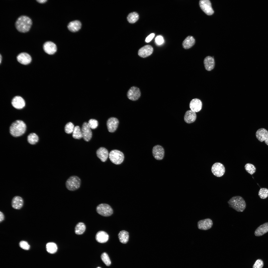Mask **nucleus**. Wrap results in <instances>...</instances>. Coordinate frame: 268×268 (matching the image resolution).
Listing matches in <instances>:
<instances>
[{"mask_svg":"<svg viewBox=\"0 0 268 268\" xmlns=\"http://www.w3.org/2000/svg\"><path fill=\"white\" fill-rule=\"evenodd\" d=\"M32 23L31 19L25 15H22L18 17L15 23L17 30L19 32L25 33L30 30Z\"/></svg>","mask_w":268,"mask_h":268,"instance_id":"obj_1","label":"nucleus"},{"mask_svg":"<svg viewBox=\"0 0 268 268\" xmlns=\"http://www.w3.org/2000/svg\"><path fill=\"white\" fill-rule=\"evenodd\" d=\"M81 184L80 178L77 176L73 175L70 177L67 180L66 186L68 190L72 191L79 189Z\"/></svg>","mask_w":268,"mask_h":268,"instance_id":"obj_4","label":"nucleus"},{"mask_svg":"<svg viewBox=\"0 0 268 268\" xmlns=\"http://www.w3.org/2000/svg\"><path fill=\"white\" fill-rule=\"evenodd\" d=\"M97 212L100 215L104 217L111 216L113 213V211L111 206L105 203L99 204L97 207Z\"/></svg>","mask_w":268,"mask_h":268,"instance_id":"obj_6","label":"nucleus"},{"mask_svg":"<svg viewBox=\"0 0 268 268\" xmlns=\"http://www.w3.org/2000/svg\"><path fill=\"white\" fill-rule=\"evenodd\" d=\"M97 268H101L100 267H98Z\"/></svg>","mask_w":268,"mask_h":268,"instance_id":"obj_47","label":"nucleus"},{"mask_svg":"<svg viewBox=\"0 0 268 268\" xmlns=\"http://www.w3.org/2000/svg\"><path fill=\"white\" fill-rule=\"evenodd\" d=\"M17 61L20 64L23 65H27L32 61V58L28 53L23 52L19 54L17 56Z\"/></svg>","mask_w":268,"mask_h":268,"instance_id":"obj_15","label":"nucleus"},{"mask_svg":"<svg viewBox=\"0 0 268 268\" xmlns=\"http://www.w3.org/2000/svg\"><path fill=\"white\" fill-rule=\"evenodd\" d=\"M268 134V131L266 129L261 128L258 129L256 133L257 138L261 142L264 141Z\"/></svg>","mask_w":268,"mask_h":268,"instance_id":"obj_28","label":"nucleus"},{"mask_svg":"<svg viewBox=\"0 0 268 268\" xmlns=\"http://www.w3.org/2000/svg\"><path fill=\"white\" fill-rule=\"evenodd\" d=\"M195 43V40L194 37L192 36H189L184 40L182 45L184 48L187 49L191 47Z\"/></svg>","mask_w":268,"mask_h":268,"instance_id":"obj_26","label":"nucleus"},{"mask_svg":"<svg viewBox=\"0 0 268 268\" xmlns=\"http://www.w3.org/2000/svg\"><path fill=\"white\" fill-rule=\"evenodd\" d=\"M109 236L105 232L100 231L98 232L96 235L95 238L96 241L99 242L103 243L107 242L108 240Z\"/></svg>","mask_w":268,"mask_h":268,"instance_id":"obj_21","label":"nucleus"},{"mask_svg":"<svg viewBox=\"0 0 268 268\" xmlns=\"http://www.w3.org/2000/svg\"><path fill=\"white\" fill-rule=\"evenodd\" d=\"M26 128V125L24 122L20 120H17L13 122L10 126V133L13 136H19L24 133Z\"/></svg>","mask_w":268,"mask_h":268,"instance_id":"obj_2","label":"nucleus"},{"mask_svg":"<svg viewBox=\"0 0 268 268\" xmlns=\"http://www.w3.org/2000/svg\"><path fill=\"white\" fill-rule=\"evenodd\" d=\"M127 97L130 100L135 101L137 100L141 96V92L139 89L135 86L131 87L127 93Z\"/></svg>","mask_w":268,"mask_h":268,"instance_id":"obj_9","label":"nucleus"},{"mask_svg":"<svg viewBox=\"0 0 268 268\" xmlns=\"http://www.w3.org/2000/svg\"><path fill=\"white\" fill-rule=\"evenodd\" d=\"M139 18L138 14L135 12H133L130 13L127 17V19L129 22L131 23H133L137 21Z\"/></svg>","mask_w":268,"mask_h":268,"instance_id":"obj_31","label":"nucleus"},{"mask_svg":"<svg viewBox=\"0 0 268 268\" xmlns=\"http://www.w3.org/2000/svg\"><path fill=\"white\" fill-rule=\"evenodd\" d=\"M11 104L15 108L20 109L25 106V102L24 100L22 97L17 96L13 99Z\"/></svg>","mask_w":268,"mask_h":268,"instance_id":"obj_17","label":"nucleus"},{"mask_svg":"<svg viewBox=\"0 0 268 268\" xmlns=\"http://www.w3.org/2000/svg\"><path fill=\"white\" fill-rule=\"evenodd\" d=\"M46 247L47 251L50 254H54L56 253L58 249L56 244L52 242L47 243L46 245Z\"/></svg>","mask_w":268,"mask_h":268,"instance_id":"obj_30","label":"nucleus"},{"mask_svg":"<svg viewBox=\"0 0 268 268\" xmlns=\"http://www.w3.org/2000/svg\"><path fill=\"white\" fill-rule=\"evenodd\" d=\"M202 104L201 101L198 99H192L189 104L191 110L196 112L199 111L201 109Z\"/></svg>","mask_w":268,"mask_h":268,"instance_id":"obj_18","label":"nucleus"},{"mask_svg":"<svg viewBox=\"0 0 268 268\" xmlns=\"http://www.w3.org/2000/svg\"><path fill=\"white\" fill-rule=\"evenodd\" d=\"M264 265L263 261L261 259H257L253 266V268H262Z\"/></svg>","mask_w":268,"mask_h":268,"instance_id":"obj_39","label":"nucleus"},{"mask_svg":"<svg viewBox=\"0 0 268 268\" xmlns=\"http://www.w3.org/2000/svg\"><path fill=\"white\" fill-rule=\"evenodd\" d=\"M86 228L85 225L84 223L81 222H79L75 227V233L77 235L82 234L85 231Z\"/></svg>","mask_w":268,"mask_h":268,"instance_id":"obj_29","label":"nucleus"},{"mask_svg":"<svg viewBox=\"0 0 268 268\" xmlns=\"http://www.w3.org/2000/svg\"><path fill=\"white\" fill-rule=\"evenodd\" d=\"M90 128L92 129H95L98 127V121L93 119H90L88 123Z\"/></svg>","mask_w":268,"mask_h":268,"instance_id":"obj_38","label":"nucleus"},{"mask_svg":"<svg viewBox=\"0 0 268 268\" xmlns=\"http://www.w3.org/2000/svg\"><path fill=\"white\" fill-rule=\"evenodd\" d=\"M72 133V137L74 138L79 139L82 137L81 129L78 126L75 127Z\"/></svg>","mask_w":268,"mask_h":268,"instance_id":"obj_33","label":"nucleus"},{"mask_svg":"<svg viewBox=\"0 0 268 268\" xmlns=\"http://www.w3.org/2000/svg\"><path fill=\"white\" fill-rule=\"evenodd\" d=\"M156 43L158 45H161L164 42V40L163 37L161 35L157 36L155 39Z\"/></svg>","mask_w":268,"mask_h":268,"instance_id":"obj_41","label":"nucleus"},{"mask_svg":"<svg viewBox=\"0 0 268 268\" xmlns=\"http://www.w3.org/2000/svg\"><path fill=\"white\" fill-rule=\"evenodd\" d=\"M73 124L71 122L67 123L65 127V132L67 134L72 133L74 128Z\"/></svg>","mask_w":268,"mask_h":268,"instance_id":"obj_37","label":"nucleus"},{"mask_svg":"<svg viewBox=\"0 0 268 268\" xmlns=\"http://www.w3.org/2000/svg\"><path fill=\"white\" fill-rule=\"evenodd\" d=\"M118 120L116 118L111 117L108 120L107 122V126L108 130L110 132H113L117 129L118 125Z\"/></svg>","mask_w":268,"mask_h":268,"instance_id":"obj_16","label":"nucleus"},{"mask_svg":"<svg viewBox=\"0 0 268 268\" xmlns=\"http://www.w3.org/2000/svg\"><path fill=\"white\" fill-rule=\"evenodd\" d=\"M23 200L20 197L15 196L13 198L11 202L12 207L15 209H19L22 207L23 204Z\"/></svg>","mask_w":268,"mask_h":268,"instance_id":"obj_22","label":"nucleus"},{"mask_svg":"<svg viewBox=\"0 0 268 268\" xmlns=\"http://www.w3.org/2000/svg\"><path fill=\"white\" fill-rule=\"evenodd\" d=\"M81 130L83 139L86 141H89L92 138V133L88 123L85 122L83 123Z\"/></svg>","mask_w":268,"mask_h":268,"instance_id":"obj_11","label":"nucleus"},{"mask_svg":"<svg viewBox=\"0 0 268 268\" xmlns=\"http://www.w3.org/2000/svg\"><path fill=\"white\" fill-rule=\"evenodd\" d=\"M38 2L40 3H44L47 1V0H36Z\"/></svg>","mask_w":268,"mask_h":268,"instance_id":"obj_44","label":"nucleus"},{"mask_svg":"<svg viewBox=\"0 0 268 268\" xmlns=\"http://www.w3.org/2000/svg\"><path fill=\"white\" fill-rule=\"evenodd\" d=\"M258 195L261 199L266 198L268 197V189L265 188H261L259 191Z\"/></svg>","mask_w":268,"mask_h":268,"instance_id":"obj_36","label":"nucleus"},{"mask_svg":"<svg viewBox=\"0 0 268 268\" xmlns=\"http://www.w3.org/2000/svg\"><path fill=\"white\" fill-rule=\"evenodd\" d=\"M120 241L123 244L127 243L128 241L129 238V233L125 230L120 231L118 235Z\"/></svg>","mask_w":268,"mask_h":268,"instance_id":"obj_27","label":"nucleus"},{"mask_svg":"<svg viewBox=\"0 0 268 268\" xmlns=\"http://www.w3.org/2000/svg\"><path fill=\"white\" fill-rule=\"evenodd\" d=\"M101 259L104 263L107 266H109L111 264V261L109 258L107 253L104 252L101 256Z\"/></svg>","mask_w":268,"mask_h":268,"instance_id":"obj_35","label":"nucleus"},{"mask_svg":"<svg viewBox=\"0 0 268 268\" xmlns=\"http://www.w3.org/2000/svg\"><path fill=\"white\" fill-rule=\"evenodd\" d=\"M4 216L3 213L0 211V222H1L4 219Z\"/></svg>","mask_w":268,"mask_h":268,"instance_id":"obj_43","label":"nucleus"},{"mask_svg":"<svg viewBox=\"0 0 268 268\" xmlns=\"http://www.w3.org/2000/svg\"><path fill=\"white\" fill-rule=\"evenodd\" d=\"M246 170L251 175L254 173L256 171V168L253 164L250 163H247L244 166Z\"/></svg>","mask_w":268,"mask_h":268,"instance_id":"obj_34","label":"nucleus"},{"mask_svg":"<svg viewBox=\"0 0 268 268\" xmlns=\"http://www.w3.org/2000/svg\"><path fill=\"white\" fill-rule=\"evenodd\" d=\"M229 206L239 212H242L246 207V202L244 199L239 196L233 197L228 201Z\"/></svg>","mask_w":268,"mask_h":268,"instance_id":"obj_3","label":"nucleus"},{"mask_svg":"<svg viewBox=\"0 0 268 268\" xmlns=\"http://www.w3.org/2000/svg\"><path fill=\"white\" fill-rule=\"evenodd\" d=\"M109 156L111 162L116 165L121 164L124 159V156L123 153L117 150H111L109 153Z\"/></svg>","mask_w":268,"mask_h":268,"instance_id":"obj_5","label":"nucleus"},{"mask_svg":"<svg viewBox=\"0 0 268 268\" xmlns=\"http://www.w3.org/2000/svg\"><path fill=\"white\" fill-rule=\"evenodd\" d=\"M153 49L150 45H145L141 48L138 51V54L140 57L145 58L151 55L153 52Z\"/></svg>","mask_w":268,"mask_h":268,"instance_id":"obj_14","label":"nucleus"},{"mask_svg":"<svg viewBox=\"0 0 268 268\" xmlns=\"http://www.w3.org/2000/svg\"><path fill=\"white\" fill-rule=\"evenodd\" d=\"M81 24L80 22L76 20L70 22L68 24L67 27L71 32H75L81 29Z\"/></svg>","mask_w":268,"mask_h":268,"instance_id":"obj_25","label":"nucleus"},{"mask_svg":"<svg viewBox=\"0 0 268 268\" xmlns=\"http://www.w3.org/2000/svg\"><path fill=\"white\" fill-rule=\"evenodd\" d=\"M264 140L266 144L268 145V134Z\"/></svg>","mask_w":268,"mask_h":268,"instance_id":"obj_45","label":"nucleus"},{"mask_svg":"<svg viewBox=\"0 0 268 268\" xmlns=\"http://www.w3.org/2000/svg\"><path fill=\"white\" fill-rule=\"evenodd\" d=\"M197 224L199 229L203 230H206L211 228L213 223L211 219L206 218L200 220L198 222Z\"/></svg>","mask_w":268,"mask_h":268,"instance_id":"obj_13","label":"nucleus"},{"mask_svg":"<svg viewBox=\"0 0 268 268\" xmlns=\"http://www.w3.org/2000/svg\"><path fill=\"white\" fill-rule=\"evenodd\" d=\"M152 153L154 157L156 159L160 160H162L164 156L165 151L164 148L160 145H156L153 148Z\"/></svg>","mask_w":268,"mask_h":268,"instance_id":"obj_10","label":"nucleus"},{"mask_svg":"<svg viewBox=\"0 0 268 268\" xmlns=\"http://www.w3.org/2000/svg\"><path fill=\"white\" fill-rule=\"evenodd\" d=\"M2 59V57L1 55V54H0V64H1V63Z\"/></svg>","mask_w":268,"mask_h":268,"instance_id":"obj_46","label":"nucleus"},{"mask_svg":"<svg viewBox=\"0 0 268 268\" xmlns=\"http://www.w3.org/2000/svg\"><path fill=\"white\" fill-rule=\"evenodd\" d=\"M19 246L22 249L25 250H28L30 248V245L26 241H22L19 243Z\"/></svg>","mask_w":268,"mask_h":268,"instance_id":"obj_40","label":"nucleus"},{"mask_svg":"<svg viewBox=\"0 0 268 268\" xmlns=\"http://www.w3.org/2000/svg\"><path fill=\"white\" fill-rule=\"evenodd\" d=\"M97 156L103 162L107 160L109 154L107 150L105 148L101 147L99 148L96 152Z\"/></svg>","mask_w":268,"mask_h":268,"instance_id":"obj_19","label":"nucleus"},{"mask_svg":"<svg viewBox=\"0 0 268 268\" xmlns=\"http://www.w3.org/2000/svg\"><path fill=\"white\" fill-rule=\"evenodd\" d=\"M155 36V34L154 33H152L150 34L146 38L145 41L147 42H150L152 39Z\"/></svg>","mask_w":268,"mask_h":268,"instance_id":"obj_42","label":"nucleus"},{"mask_svg":"<svg viewBox=\"0 0 268 268\" xmlns=\"http://www.w3.org/2000/svg\"><path fill=\"white\" fill-rule=\"evenodd\" d=\"M43 48L46 53L50 55L53 54L57 50V47L56 45L53 42L50 41H46L44 43Z\"/></svg>","mask_w":268,"mask_h":268,"instance_id":"obj_12","label":"nucleus"},{"mask_svg":"<svg viewBox=\"0 0 268 268\" xmlns=\"http://www.w3.org/2000/svg\"><path fill=\"white\" fill-rule=\"evenodd\" d=\"M199 4L201 9L207 15H210L214 13V11L209 0H201L199 1Z\"/></svg>","mask_w":268,"mask_h":268,"instance_id":"obj_8","label":"nucleus"},{"mask_svg":"<svg viewBox=\"0 0 268 268\" xmlns=\"http://www.w3.org/2000/svg\"><path fill=\"white\" fill-rule=\"evenodd\" d=\"M39 139L38 137L34 133L30 134L28 136L27 140L28 142L30 144L34 145L37 143Z\"/></svg>","mask_w":268,"mask_h":268,"instance_id":"obj_32","label":"nucleus"},{"mask_svg":"<svg viewBox=\"0 0 268 268\" xmlns=\"http://www.w3.org/2000/svg\"><path fill=\"white\" fill-rule=\"evenodd\" d=\"M197 115L195 112L191 110H189L185 112L184 116L185 121L190 124L194 122L196 120Z\"/></svg>","mask_w":268,"mask_h":268,"instance_id":"obj_20","label":"nucleus"},{"mask_svg":"<svg viewBox=\"0 0 268 268\" xmlns=\"http://www.w3.org/2000/svg\"><path fill=\"white\" fill-rule=\"evenodd\" d=\"M205 67L207 70L210 71L213 69L215 65V62L213 58L210 56L206 57L204 60Z\"/></svg>","mask_w":268,"mask_h":268,"instance_id":"obj_24","label":"nucleus"},{"mask_svg":"<svg viewBox=\"0 0 268 268\" xmlns=\"http://www.w3.org/2000/svg\"><path fill=\"white\" fill-rule=\"evenodd\" d=\"M211 171L214 175L219 177L223 175L225 172V169L224 166L222 164L216 162L212 165Z\"/></svg>","mask_w":268,"mask_h":268,"instance_id":"obj_7","label":"nucleus"},{"mask_svg":"<svg viewBox=\"0 0 268 268\" xmlns=\"http://www.w3.org/2000/svg\"><path fill=\"white\" fill-rule=\"evenodd\" d=\"M268 232V222H266L259 226L254 232L255 236H262Z\"/></svg>","mask_w":268,"mask_h":268,"instance_id":"obj_23","label":"nucleus"}]
</instances>
